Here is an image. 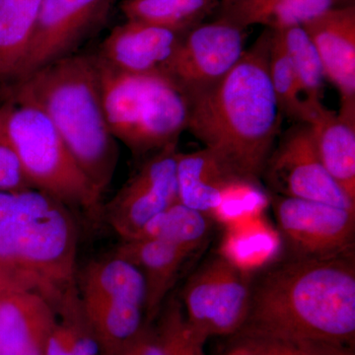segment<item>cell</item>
<instances>
[{"instance_id": "cell-32", "label": "cell", "mask_w": 355, "mask_h": 355, "mask_svg": "<svg viewBox=\"0 0 355 355\" xmlns=\"http://www.w3.org/2000/svg\"><path fill=\"white\" fill-rule=\"evenodd\" d=\"M33 189L23 173L15 153L10 147L0 141V191H18Z\"/></svg>"}, {"instance_id": "cell-6", "label": "cell", "mask_w": 355, "mask_h": 355, "mask_svg": "<svg viewBox=\"0 0 355 355\" xmlns=\"http://www.w3.org/2000/svg\"><path fill=\"white\" fill-rule=\"evenodd\" d=\"M249 277L220 254L198 268L183 291L184 315L191 330L205 342L241 330L251 299Z\"/></svg>"}, {"instance_id": "cell-22", "label": "cell", "mask_w": 355, "mask_h": 355, "mask_svg": "<svg viewBox=\"0 0 355 355\" xmlns=\"http://www.w3.org/2000/svg\"><path fill=\"white\" fill-rule=\"evenodd\" d=\"M76 284L83 301L125 298L146 306L142 273L135 263L116 253L88 263L77 272Z\"/></svg>"}, {"instance_id": "cell-34", "label": "cell", "mask_w": 355, "mask_h": 355, "mask_svg": "<svg viewBox=\"0 0 355 355\" xmlns=\"http://www.w3.org/2000/svg\"><path fill=\"white\" fill-rule=\"evenodd\" d=\"M234 0H220V9L225 8L229 4L232 3Z\"/></svg>"}, {"instance_id": "cell-5", "label": "cell", "mask_w": 355, "mask_h": 355, "mask_svg": "<svg viewBox=\"0 0 355 355\" xmlns=\"http://www.w3.org/2000/svg\"><path fill=\"white\" fill-rule=\"evenodd\" d=\"M1 100L0 141L12 149L32 188L70 209L101 216L103 196L77 165L43 110L23 98Z\"/></svg>"}, {"instance_id": "cell-11", "label": "cell", "mask_w": 355, "mask_h": 355, "mask_svg": "<svg viewBox=\"0 0 355 355\" xmlns=\"http://www.w3.org/2000/svg\"><path fill=\"white\" fill-rule=\"evenodd\" d=\"M112 4L113 0H43L19 81L76 53L105 24Z\"/></svg>"}, {"instance_id": "cell-30", "label": "cell", "mask_w": 355, "mask_h": 355, "mask_svg": "<svg viewBox=\"0 0 355 355\" xmlns=\"http://www.w3.org/2000/svg\"><path fill=\"white\" fill-rule=\"evenodd\" d=\"M231 347L249 355H349L352 352V347L307 345L245 333L235 334Z\"/></svg>"}, {"instance_id": "cell-8", "label": "cell", "mask_w": 355, "mask_h": 355, "mask_svg": "<svg viewBox=\"0 0 355 355\" xmlns=\"http://www.w3.org/2000/svg\"><path fill=\"white\" fill-rule=\"evenodd\" d=\"M244 31L220 20L196 26L184 34L162 74L186 96L211 87L241 60Z\"/></svg>"}, {"instance_id": "cell-4", "label": "cell", "mask_w": 355, "mask_h": 355, "mask_svg": "<svg viewBox=\"0 0 355 355\" xmlns=\"http://www.w3.org/2000/svg\"><path fill=\"white\" fill-rule=\"evenodd\" d=\"M0 97L36 103L57 128L77 165L100 195L119 162L114 139L103 111L94 55L74 53L0 89Z\"/></svg>"}, {"instance_id": "cell-24", "label": "cell", "mask_w": 355, "mask_h": 355, "mask_svg": "<svg viewBox=\"0 0 355 355\" xmlns=\"http://www.w3.org/2000/svg\"><path fill=\"white\" fill-rule=\"evenodd\" d=\"M211 218L178 202L150 219L132 239H153L195 253L207 241Z\"/></svg>"}, {"instance_id": "cell-26", "label": "cell", "mask_w": 355, "mask_h": 355, "mask_svg": "<svg viewBox=\"0 0 355 355\" xmlns=\"http://www.w3.org/2000/svg\"><path fill=\"white\" fill-rule=\"evenodd\" d=\"M268 73L273 92L282 113L299 123H309L319 110L306 104L295 69L279 31H272L270 40Z\"/></svg>"}, {"instance_id": "cell-14", "label": "cell", "mask_w": 355, "mask_h": 355, "mask_svg": "<svg viewBox=\"0 0 355 355\" xmlns=\"http://www.w3.org/2000/svg\"><path fill=\"white\" fill-rule=\"evenodd\" d=\"M58 316L35 292H0V355H44Z\"/></svg>"}, {"instance_id": "cell-35", "label": "cell", "mask_w": 355, "mask_h": 355, "mask_svg": "<svg viewBox=\"0 0 355 355\" xmlns=\"http://www.w3.org/2000/svg\"><path fill=\"white\" fill-rule=\"evenodd\" d=\"M123 355H135V352H133V350L132 349H128L127 352H125Z\"/></svg>"}, {"instance_id": "cell-17", "label": "cell", "mask_w": 355, "mask_h": 355, "mask_svg": "<svg viewBox=\"0 0 355 355\" xmlns=\"http://www.w3.org/2000/svg\"><path fill=\"white\" fill-rule=\"evenodd\" d=\"M114 253L132 261L142 273L146 286V323L149 324L157 316L191 254L153 239L125 240Z\"/></svg>"}, {"instance_id": "cell-10", "label": "cell", "mask_w": 355, "mask_h": 355, "mask_svg": "<svg viewBox=\"0 0 355 355\" xmlns=\"http://www.w3.org/2000/svg\"><path fill=\"white\" fill-rule=\"evenodd\" d=\"M272 203L279 234L294 256L330 257L352 251L355 211L279 195Z\"/></svg>"}, {"instance_id": "cell-21", "label": "cell", "mask_w": 355, "mask_h": 355, "mask_svg": "<svg viewBox=\"0 0 355 355\" xmlns=\"http://www.w3.org/2000/svg\"><path fill=\"white\" fill-rule=\"evenodd\" d=\"M43 0H0V89L19 81Z\"/></svg>"}, {"instance_id": "cell-16", "label": "cell", "mask_w": 355, "mask_h": 355, "mask_svg": "<svg viewBox=\"0 0 355 355\" xmlns=\"http://www.w3.org/2000/svg\"><path fill=\"white\" fill-rule=\"evenodd\" d=\"M149 100L146 113L128 146L137 156L150 155L170 144H178L180 135L188 127V98L164 74H158Z\"/></svg>"}, {"instance_id": "cell-28", "label": "cell", "mask_w": 355, "mask_h": 355, "mask_svg": "<svg viewBox=\"0 0 355 355\" xmlns=\"http://www.w3.org/2000/svg\"><path fill=\"white\" fill-rule=\"evenodd\" d=\"M275 31L279 32L291 58L306 104L313 110L322 108L326 76L314 44L302 26Z\"/></svg>"}, {"instance_id": "cell-25", "label": "cell", "mask_w": 355, "mask_h": 355, "mask_svg": "<svg viewBox=\"0 0 355 355\" xmlns=\"http://www.w3.org/2000/svg\"><path fill=\"white\" fill-rule=\"evenodd\" d=\"M217 4L218 0H123L120 8L125 20L186 34Z\"/></svg>"}, {"instance_id": "cell-3", "label": "cell", "mask_w": 355, "mask_h": 355, "mask_svg": "<svg viewBox=\"0 0 355 355\" xmlns=\"http://www.w3.org/2000/svg\"><path fill=\"white\" fill-rule=\"evenodd\" d=\"M71 209L36 189L0 191V292H35L58 312L77 291Z\"/></svg>"}, {"instance_id": "cell-2", "label": "cell", "mask_w": 355, "mask_h": 355, "mask_svg": "<svg viewBox=\"0 0 355 355\" xmlns=\"http://www.w3.org/2000/svg\"><path fill=\"white\" fill-rule=\"evenodd\" d=\"M266 29L227 76L187 96L189 130L233 171L259 183L282 123L270 73Z\"/></svg>"}, {"instance_id": "cell-33", "label": "cell", "mask_w": 355, "mask_h": 355, "mask_svg": "<svg viewBox=\"0 0 355 355\" xmlns=\"http://www.w3.org/2000/svg\"><path fill=\"white\" fill-rule=\"evenodd\" d=\"M226 355H249L247 354H245L244 352H242V350L236 349V347H231L230 349H229L227 354Z\"/></svg>"}, {"instance_id": "cell-18", "label": "cell", "mask_w": 355, "mask_h": 355, "mask_svg": "<svg viewBox=\"0 0 355 355\" xmlns=\"http://www.w3.org/2000/svg\"><path fill=\"white\" fill-rule=\"evenodd\" d=\"M240 178L209 149L178 155V200L205 216H211L228 187Z\"/></svg>"}, {"instance_id": "cell-9", "label": "cell", "mask_w": 355, "mask_h": 355, "mask_svg": "<svg viewBox=\"0 0 355 355\" xmlns=\"http://www.w3.org/2000/svg\"><path fill=\"white\" fill-rule=\"evenodd\" d=\"M268 184L279 196L313 200L355 211V202L324 167L318 156L312 128L299 123L287 130L270 154L265 172Z\"/></svg>"}, {"instance_id": "cell-31", "label": "cell", "mask_w": 355, "mask_h": 355, "mask_svg": "<svg viewBox=\"0 0 355 355\" xmlns=\"http://www.w3.org/2000/svg\"><path fill=\"white\" fill-rule=\"evenodd\" d=\"M158 333L167 355H203L205 342L191 330L178 301L168 307Z\"/></svg>"}, {"instance_id": "cell-7", "label": "cell", "mask_w": 355, "mask_h": 355, "mask_svg": "<svg viewBox=\"0 0 355 355\" xmlns=\"http://www.w3.org/2000/svg\"><path fill=\"white\" fill-rule=\"evenodd\" d=\"M178 144L150 154L139 171L121 187L101 216L123 241L137 236L142 227L178 202Z\"/></svg>"}, {"instance_id": "cell-15", "label": "cell", "mask_w": 355, "mask_h": 355, "mask_svg": "<svg viewBox=\"0 0 355 355\" xmlns=\"http://www.w3.org/2000/svg\"><path fill=\"white\" fill-rule=\"evenodd\" d=\"M94 58L105 118L114 139L128 147L160 73H128L103 62L95 53Z\"/></svg>"}, {"instance_id": "cell-27", "label": "cell", "mask_w": 355, "mask_h": 355, "mask_svg": "<svg viewBox=\"0 0 355 355\" xmlns=\"http://www.w3.org/2000/svg\"><path fill=\"white\" fill-rule=\"evenodd\" d=\"M57 316V324L44 345V355H100L78 292L67 299Z\"/></svg>"}, {"instance_id": "cell-20", "label": "cell", "mask_w": 355, "mask_h": 355, "mask_svg": "<svg viewBox=\"0 0 355 355\" xmlns=\"http://www.w3.org/2000/svg\"><path fill=\"white\" fill-rule=\"evenodd\" d=\"M352 4V0H234L220 9L218 20L245 30L250 26L282 30L303 26L330 9Z\"/></svg>"}, {"instance_id": "cell-23", "label": "cell", "mask_w": 355, "mask_h": 355, "mask_svg": "<svg viewBox=\"0 0 355 355\" xmlns=\"http://www.w3.org/2000/svg\"><path fill=\"white\" fill-rule=\"evenodd\" d=\"M280 247L279 231L260 216L227 226L218 254L250 275L272 265L280 253Z\"/></svg>"}, {"instance_id": "cell-19", "label": "cell", "mask_w": 355, "mask_h": 355, "mask_svg": "<svg viewBox=\"0 0 355 355\" xmlns=\"http://www.w3.org/2000/svg\"><path fill=\"white\" fill-rule=\"evenodd\" d=\"M307 125L312 128L324 167L355 202V116H343L323 107Z\"/></svg>"}, {"instance_id": "cell-1", "label": "cell", "mask_w": 355, "mask_h": 355, "mask_svg": "<svg viewBox=\"0 0 355 355\" xmlns=\"http://www.w3.org/2000/svg\"><path fill=\"white\" fill-rule=\"evenodd\" d=\"M238 333L354 347V251L330 257L294 256L270 265L252 284L249 312Z\"/></svg>"}, {"instance_id": "cell-13", "label": "cell", "mask_w": 355, "mask_h": 355, "mask_svg": "<svg viewBox=\"0 0 355 355\" xmlns=\"http://www.w3.org/2000/svg\"><path fill=\"white\" fill-rule=\"evenodd\" d=\"M184 36L165 28L125 20L112 30L95 55L128 73H162Z\"/></svg>"}, {"instance_id": "cell-29", "label": "cell", "mask_w": 355, "mask_h": 355, "mask_svg": "<svg viewBox=\"0 0 355 355\" xmlns=\"http://www.w3.org/2000/svg\"><path fill=\"white\" fill-rule=\"evenodd\" d=\"M268 205V198L259 183L240 178L228 187L210 217L227 227L263 216Z\"/></svg>"}, {"instance_id": "cell-12", "label": "cell", "mask_w": 355, "mask_h": 355, "mask_svg": "<svg viewBox=\"0 0 355 355\" xmlns=\"http://www.w3.org/2000/svg\"><path fill=\"white\" fill-rule=\"evenodd\" d=\"M318 51L324 76L340 96L338 114L355 116V7L330 9L302 26Z\"/></svg>"}]
</instances>
